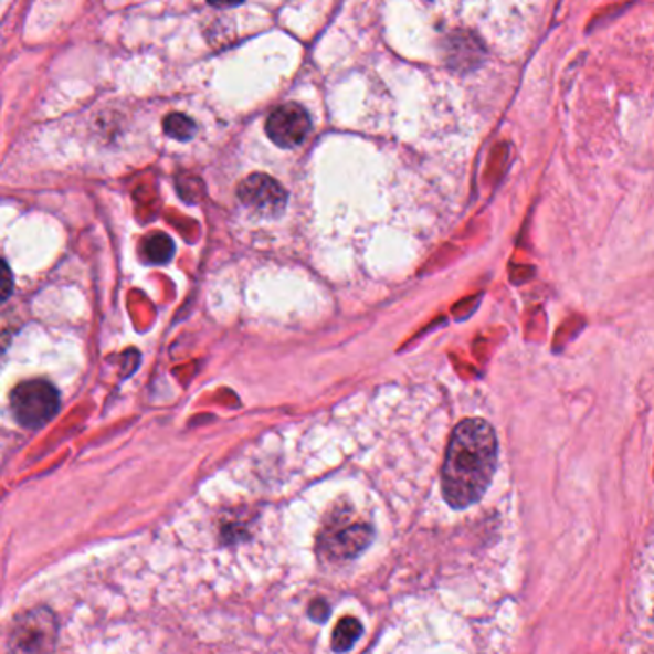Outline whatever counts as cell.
I'll list each match as a JSON object with an SVG mask.
<instances>
[{"label": "cell", "instance_id": "cell-9", "mask_svg": "<svg viewBox=\"0 0 654 654\" xmlns=\"http://www.w3.org/2000/svg\"><path fill=\"white\" fill-rule=\"evenodd\" d=\"M360 635H362V624L352 616H347V619L339 620V624L335 626L331 647L335 653H347L355 647Z\"/></svg>", "mask_w": 654, "mask_h": 654}, {"label": "cell", "instance_id": "cell-1", "mask_svg": "<svg viewBox=\"0 0 654 654\" xmlns=\"http://www.w3.org/2000/svg\"><path fill=\"white\" fill-rule=\"evenodd\" d=\"M498 462L494 429L483 420H465L454 429L442 467V492L450 507L465 509L488 491Z\"/></svg>", "mask_w": 654, "mask_h": 654}, {"label": "cell", "instance_id": "cell-2", "mask_svg": "<svg viewBox=\"0 0 654 654\" xmlns=\"http://www.w3.org/2000/svg\"><path fill=\"white\" fill-rule=\"evenodd\" d=\"M452 15L483 25L498 39L517 36L525 31L540 0H436Z\"/></svg>", "mask_w": 654, "mask_h": 654}, {"label": "cell", "instance_id": "cell-10", "mask_svg": "<svg viewBox=\"0 0 654 654\" xmlns=\"http://www.w3.org/2000/svg\"><path fill=\"white\" fill-rule=\"evenodd\" d=\"M165 130L177 140H190L196 133V125L186 115L172 114L165 119Z\"/></svg>", "mask_w": 654, "mask_h": 654}, {"label": "cell", "instance_id": "cell-13", "mask_svg": "<svg viewBox=\"0 0 654 654\" xmlns=\"http://www.w3.org/2000/svg\"><path fill=\"white\" fill-rule=\"evenodd\" d=\"M209 4H213V7L224 8V7H235V4H240L243 0H207Z\"/></svg>", "mask_w": 654, "mask_h": 654}, {"label": "cell", "instance_id": "cell-11", "mask_svg": "<svg viewBox=\"0 0 654 654\" xmlns=\"http://www.w3.org/2000/svg\"><path fill=\"white\" fill-rule=\"evenodd\" d=\"M12 289H14V277H12V272H10V268H8L4 261H0V303L10 297Z\"/></svg>", "mask_w": 654, "mask_h": 654}, {"label": "cell", "instance_id": "cell-4", "mask_svg": "<svg viewBox=\"0 0 654 654\" xmlns=\"http://www.w3.org/2000/svg\"><path fill=\"white\" fill-rule=\"evenodd\" d=\"M56 619L49 609L23 614L10 635V654H49L56 643Z\"/></svg>", "mask_w": 654, "mask_h": 654}, {"label": "cell", "instance_id": "cell-7", "mask_svg": "<svg viewBox=\"0 0 654 654\" xmlns=\"http://www.w3.org/2000/svg\"><path fill=\"white\" fill-rule=\"evenodd\" d=\"M373 538V532L368 525H345V527L329 528L324 532L320 540V548L326 551L331 559H355L368 548Z\"/></svg>", "mask_w": 654, "mask_h": 654}, {"label": "cell", "instance_id": "cell-8", "mask_svg": "<svg viewBox=\"0 0 654 654\" xmlns=\"http://www.w3.org/2000/svg\"><path fill=\"white\" fill-rule=\"evenodd\" d=\"M144 256L151 264H167L175 255V243L167 234H150L144 240Z\"/></svg>", "mask_w": 654, "mask_h": 654}, {"label": "cell", "instance_id": "cell-12", "mask_svg": "<svg viewBox=\"0 0 654 654\" xmlns=\"http://www.w3.org/2000/svg\"><path fill=\"white\" fill-rule=\"evenodd\" d=\"M308 614H310V619L314 622H318V624H324L329 619V606H327L326 601L324 599H316L310 603V609H308Z\"/></svg>", "mask_w": 654, "mask_h": 654}, {"label": "cell", "instance_id": "cell-3", "mask_svg": "<svg viewBox=\"0 0 654 654\" xmlns=\"http://www.w3.org/2000/svg\"><path fill=\"white\" fill-rule=\"evenodd\" d=\"M12 412L23 428L39 429L60 412V394L51 383L35 379L18 384L12 392Z\"/></svg>", "mask_w": 654, "mask_h": 654}, {"label": "cell", "instance_id": "cell-6", "mask_svg": "<svg viewBox=\"0 0 654 654\" xmlns=\"http://www.w3.org/2000/svg\"><path fill=\"white\" fill-rule=\"evenodd\" d=\"M238 198L256 213L277 217L287 203V193L268 175H251L238 188Z\"/></svg>", "mask_w": 654, "mask_h": 654}, {"label": "cell", "instance_id": "cell-5", "mask_svg": "<svg viewBox=\"0 0 654 654\" xmlns=\"http://www.w3.org/2000/svg\"><path fill=\"white\" fill-rule=\"evenodd\" d=\"M310 133V117L297 104H285L272 112L266 119V135L279 148H295L305 143Z\"/></svg>", "mask_w": 654, "mask_h": 654}]
</instances>
